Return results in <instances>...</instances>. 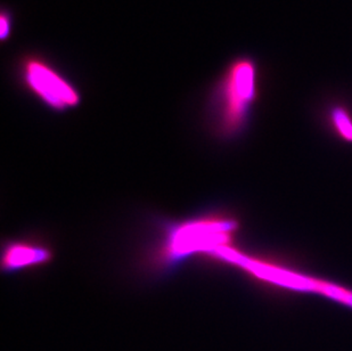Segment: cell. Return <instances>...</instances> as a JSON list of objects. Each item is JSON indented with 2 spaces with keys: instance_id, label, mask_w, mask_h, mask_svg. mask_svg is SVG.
<instances>
[{
  "instance_id": "6da1fadb",
  "label": "cell",
  "mask_w": 352,
  "mask_h": 351,
  "mask_svg": "<svg viewBox=\"0 0 352 351\" xmlns=\"http://www.w3.org/2000/svg\"><path fill=\"white\" fill-rule=\"evenodd\" d=\"M260 94V67L253 57L230 61L213 87L211 114L217 133L225 138L246 129Z\"/></svg>"
},
{
  "instance_id": "7a4b0ae2",
  "label": "cell",
  "mask_w": 352,
  "mask_h": 351,
  "mask_svg": "<svg viewBox=\"0 0 352 351\" xmlns=\"http://www.w3.org/2000/svg\"><path fill=\"white\" fill-rule=\"evenodd\" d=\"M209 255L221 262H228L230 265L237 266L256 279L296 291L324 295L352 308L351 290L339 285L292 272L289 269L283 268L261 259L253 258L242 252L236 251L230 246H220Z\"/></svg>"
},
{
  "instance_id": "3957f363",
  "label": "cell",
  "mask_w": 352,
  "mask_h": 351,
  "mask_svg": "<svg viewBox=\"0 0 352 351\" xmlns=\"http://www.w3.org/2000/svg\"><path fill=\"white\" fill-rule=\"evenodd\" d=\"M237 227L236 220L223 215H211L183 222L168 234L162 248L163 260L173 265L197 252L210 255L220 246H230Z\"/></svg>"
},
{
  "instance_id": "277c9868",
  "label": "cell",
  "mask_w": 352,
  "mask_h": 351,
  "mask_svg": "<svg viewBox=\"0 0 352 351\" xmlns=\"http://www.w3.org/2000/svg\"><path fill=\"white\" fill-rule=\"evenodd\" d=\"M19 72L28 90L54 111L63 112L81 102L77 88L41 57H24Z\"/></svg>"
},
{
  "instance_id": "5b68a950",
  "label": "cell",
  "mask_w": 352,
  "mask_h": 351,
  "mask_svg": "<svg viewBox=\"0 0 352 351\" xmlns=\"http://www.w3.org/2000/svg\"><path fill=\"white\" fill-rule=\"evenodd\" d=\"M53 258V253L47 246L36 242H10L3 248V266L6 272L43 265Z\"/></svg>"
},
{
  "instance_id": "8992f818",
  "label": "cell",
  "mask_w": 352,
  "mask_h": 351,
  "mask_svg": "<svg viewBox=\"0 0 352 351\" xmlns=\"http://www.w3.org/2000/svg\"><path fill=\"white\" fill-rule=\"evenodd\" d=\"M326 121L346 142H352V113L346 104L334 100L325 109Z\"/></svg>"
},
{
  "instance_id": "52a82bcc",
  "label": "cell",
  "mask_w": 352,
  "mask_h": 351,
  "mask_svg": "<svg viewBox=\"0 0 352 351\" xmlns=\"http://www.w3.org/2000/svg\"><path fill=\"white\" fill-rule=\"evenodd\" d=\"M12 27H13V20H12V14L10 10H1V17H0V38L1 41L5 43L10 39L12 34Z\"/></svg>"
}]
</instances>
